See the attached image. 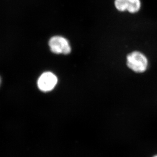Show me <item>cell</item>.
Segmentation results:
<instances>
[{
	"instance_id": "5b68a950",
	"label": "cell",
	"mask_w": 157,
	"mask_h": 157,
	"mask_svg": "<svg viewBox=\"0 0 157 157\" xmlns=\"http://www.w3.org/2000/svg\"><path fill=\"white\" fill-rule=\"evenodd\" d=\"M130 1V0H115L114 4L118 10L124 11L127 9Z\"/></svg>"
},
{
	"instance_id": "7a4b0ae2",
	"label": "cell",
	"mask_w": 157,
	"mask_h": 157,
	"mask_svg": "<svg viewBox=\"0 0 157 157\" xmlns=\"http://www.w3.org/2000/svg\"><path fill=\"white\" fill-rule=\"evenodd\" d=\"M49 46L51 51L56 54L68 55L71 52V47L68 40L61 36L52 37L49 40Z\"/></svg>"
},
{
	"instance_id": "8992f818",
	"label": "cell",
	"mask_w": 157,
	"mask_h": 157,
	"mask_svg": "<svg viewBox=\"0 0 157 157\" xmlns=\"http://www.w3.org/2000/svg\"><path fill=\"white\" fill-rule=\"evenodd\" d=\"M157 157V155H155V156H154V157Z\"/></svg>"
},
{
	"instance_id": "277c9868",
	"label": "cell",
	"mask_w": 157,
	"mask_h": 157,
	"mask_svg": "<svg viewBox=\"0 0 157 157\" xmlns=\"http://www.w3.org/2000/svg\"><path fill=\"white\" fill-rule=\"evenodd\" d=\"M141 3L140 0H130L127 10L130 13H134L138 12L140 8Z\"/></svg>"
},
{
	"instance_id": "6da1fadb",
	"label": "cell",
	"mask_w": 157,
	"mask_h": 157,
	"mask_svg": "<svg viewBox=\"0 0 157 157\" xmlns=\"http://www.w3.org/2000/svg\"><path fill=\"white\" fill-rule=\"evenodd\" d=\"M127 65L135 72L143 73L147 70L148 61L143 53L133 52L127 56Z\"/></svg>"
},
{
	"instance_id": "3957f363",
	"label": "cell",
	"mask_w": 157,
	"mask_h": 157,
	"mask_svg": "<svg viewBox=\"0 0 157 157\" xmlns=\"http://www.w3.org/2000/svg\"><path fill=\"white\" fill-rule=\"evenodd\" d=\"M58 82V78L55 74L51 72L43 73L39 78L37 84L39 89L44 92L52 90Z\"/></svg>"
}]
</instances>
